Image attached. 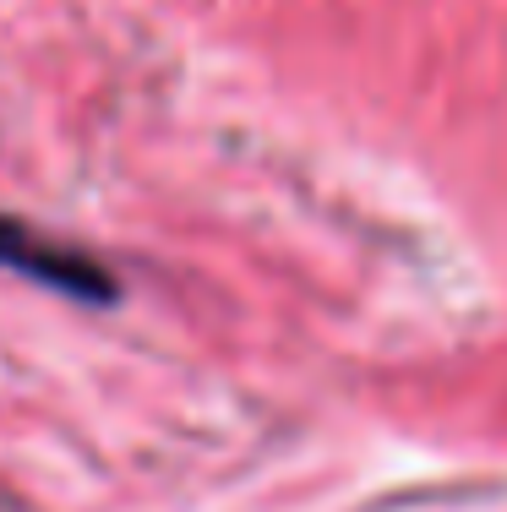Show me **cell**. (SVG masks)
Wrapping results in <instances>:
<instances>
[{"instance_id": "6da1fadb", "label": "cell", "mask_w": 507, "mask_h": 512, "mask_svg": "<svg viewBox=\"0 0 507 512\" xmlns=\"http://www.w3.org/2000/svg\"><path fill=\"white\" fill-rule=\"evenodd\" d=\"M0 267L17 278H33L44 289H60V295L82 300V306H115V295H120V284L93 256L55 246V240L33 235L28 224H17L6 213H0Z\"/></svg>"}]
</instances>
